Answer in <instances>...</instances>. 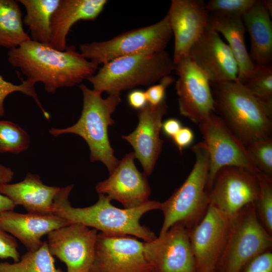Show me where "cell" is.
<instances>
[{
  "instance_id": "4316f807",
  "label": "cell",
  "mask_w": 272,
  "mask_h": 272,
  "mask_svg": "<svg viewBox=\"0 0 272 272\" xmlns=\"http://www.w3.org/2000/svg\"><path fill=\"white\" fill-rule=\"evenodd\" d=\"M0 272H63L55 267L47 241L34 251H28L18 262H0Z\"/></svg>"
},
{
  "instance_id": "ac0fdd59",
  "label": "cell",
  "mask_w": 272,
  "mask_h": 272,
  "mask_svg": "<svg viewBox=\"0 0 272 272\" xmlns=\"http://www.w3.org/2000/svg\"><path fill=\"white\" fill-rule=\"evenodd\" d=\"M211 82L237 81L238 67L228 45L209 26L192 45L188 55Z\"/></svg>"
},
{
  "instance_id": "60d3db41",
  "label": "cell",
  "mask_w": 272,
  "mask_h": 272,
  "mask_svg": "<svg viewBox=\"0 0 272 272\" xmlns=\"http://www.w3.org/2000/svg\"><path fill=\"white\" fill-rule=\"evenodd\" d=\"M16 206L7 196L0 193V214L8 211H14Z\"/></svg>"
},
{
  "instance_id": "9a60e30c",
  "label": "cell",
  "mask_w": 272,
  "mask_h": 272,
  "mask_svg": "<svg viewBox=\"0 0 272 272\" xmlns=\"http://www.w3.org/2000/svg\"><path fill=\"white\" fill-rule=\"evenodd\" d=\"M229 216L210 206L201 221L189 230V239L196 272H216L224 250Z\"/></svg>"
},
{
  "instance_id": "8992f818",
  "label": "cell",
  "mask_w": 272,
  "mask_h": 272,
  "mask_svg": "<svg viewBox=\"0 0 272 272\" xmlns=\"http://www.w3.org/2000/svg\"><path fill=\"white\" fill-rule=\"evenodd\" d=\"M195 160L183 183L166 201L161 202L164 220L159 236L164 235L175 224L182 223L189 230L197 225L210 206L206 189L209 158L203 141L192 148Z\"/></svg>"
},
{
  "instance_id": "30bf717a",
  "label": "cell",
  "mask_w": 272,
  "mask_h": 272,
  "mask_svg": "<svg viewBox=\"0 0 272 272\" xmlns=\"http://www.w3.org/2000/svg\"><path fill=\"white\" fill-rule=\"evenodd\" d=\"M144 243L123 234H97L90 272H152Z\"/></svg>"
},
{
  "instance_id": "d6986e66",
  "label": "cell",
  "mask_w": 272,
  "mask_h": 272,
  "mask_svg": "<svg viewBox=\"0 0 272 272\" xmlns=\"http://www.w3.org/2000/svg\"><path fill=\"white\" fill-rule=\"evenodd\" d=\"M167 108L165 101L157 106L147 104L138 112L139 122L134 130L122 136L132 147L135 158L141 162L147 176L153 172L162 151L164 141L160 138V131Z\"/></svg>"
},
{
  "instance_id": "ffe728a7",
  "label": "cell",
  "mask_w": 272,
  "mask_h": 272,
  "mask_svg": "<svg viewBox=\"0 0 272 272\" xmlns=\"http://www.w3.org/2000/svg\"><path fill=\"white\" fill-rule=\"evenodd\" d=\"M70 224L54 214H26L8 211L0 214V228L18 239L29 251L39 249L41 238L57 228Z\"/></svg>"
},
{
  "instance_id": "6da1fadb",
  "label": "cell",
  "mask_w": 272,
  "mask_h": 272,
  "mask_svg": "<svg viewBox=\"0 0 272 272\" xmlns=\"http://www.w3.org/2000/svg\"><path fill=\"white\" fill-rule=\"evenodd\" d=\"M8 56L10 64L20 70L27 80L34 85L41 82L49 93L82 84L97 72L99 66L73 45L60 51L31 39L10 49Z\"/></svg>"
},
{
  "instance_id": "b9f144b4",
  "label": "cell",
  "mask_w": 272,
  "mask_h": 272,
  "mask_svg": "<svg viewBox=\"0 0 272 272\" xmlns=\"http://www.w3.org/2000/svg\"><path fill=\"white\" fill-rule=\"evenodd\" d=\"M265 8L271 16L272 12V1L271 0L262 1Z\"/></svg>"
},
{
  "instance_id": "f1b7e54d",
  "label": "cell",
  "mask_w": 272,
  "mask_h": 272,
  "mask_svg": "<svg viewBox=\"0 0 272 272\" xmlns=\"http://www.w3.org/2000/svg\"><path fill=\"white\" fill-rule=\"evenodd\" d=\"M242 84L255 97L272 107L271 64H255L252 73Z\"/></svg>"
},
{
  "instance_id": "44dd1931",
  "label": "cell",
  "mask_w": 272,
  "mask_h": 272,
  "mask_svg": "<svg viewBox=\"0 0 272 272\" xmlns=\"http://www.w3.org/2000/svg\"><path fill=\"white\" fill-rule=\"evenodd\" d=\"M106 0H60L52 14L49 45L63 51L71 27L80 20H94L104 10Z\"/></svg>"
},
{
  "instance_id": "3957f363",
  "label": "cell",
  "mask_w": 272,
  "mask_h": 272,
  "mask_svg": "<svg viewBox=\"0 0 272 272\" xmlns=\"http://www.w3.org/2000/svg\"><path fill=\"white\" fill-rule=\"evenodd\" d=\"M210 84L215 113L245 146L258 139L271 138L272 107L238 81Z\"/></svg>"
},
{
  "instance_id": "f35d334b",
  "label": "cell",
  "mask_w": 272,
  "mask_h": 272,
  "mask_svg": "<svg viewBox=\"0 0 272 272\" xmlns=\"http://www.w3.org/2000/svg\"><path fill=\"white\" fill-rule=\"evenodd\" d=\"M182 127V124L178 119L171 118L162 122L161 129L167 136L172 138Z\"/></svg>"
},
{
  "instance_id": "4fadbf2b",
  "label": "cell",
  "mask_w": 272,
  "mask_h": 272,
  "mask_svg": "<svg viewBox=\"0 0 272 272\" xmlns=\"http://www.w3.org/2000/svg\"><path fill=\"white\" fill-rule=\"evenodd\" d=\"M189 233L178 222L164 235L144 243L145 257L154 272H196Z\"/></svg>"
},
{
  "instance_id": "7bdbcfd3",
  "label": "cell",
  "mask_w": 272,
  "mask_h": 272,
  "mask_svg": "<svg viewBox=\"0 0 272 272\" xmlns=\"http://www.w3.org/2000/svg\"><path fill=\"white\" fill-rule=\"evenodd\" d=\"M152 272H154V271H152Z\"/></svg>"
},
{
  "instance_id": "d4e9b609",
  "label": "cell",
  "mask_w": 272,
  "mask_h": 272,
  "mask_svg": "<svg viewBox=\"0 0 272 272\" xmlns=\"http://www.w3.org/2000/svg\"><path fill=\"white\" fill-rule=\"evenodd\" d=\"M26 10L23 20L30 32V38L49 45L51 35V20L60 0H19Z\"/></svg>"
},
{
  "instance_id": "603a6c76",
  "label": "cell",
  "mask_w": 272,
  "mask_h": 272,
  "mask_svg": "<svg viewBox=\"0 0 272 272\" xmlns=\"http://www.w3.org/2000/svg\"><path fill=\"white\" fill-rule=\"evenodd\" d=\"M208 26L221 33L227 40L238 65V81L243 84L252 73L255 64L251 60L245 45L246 29L242 16L209 13Z\"/></svg>"
},
{
  "instance_id": "8d00e7d4",
  "label": "cell",
  "mask_w": 272,
  "mask_h": 272,
  "mask_svg": "<svg viewBox=\"0 0 272 272\" xmlns=\"http://www.w3.org/2000/svg\"><path fill=\"white\" fill-rule=\"evenodd\" d=\"M172 139L181 152L183 149L188 147L192 144L194 140V133L190 128L182 127Z\"/></svg>"
},
{
  "instance_id": "5b68a950",
  "label": "cell",
  "mask_w": 272,
  "mask_h": 272,
  "mask_svg": "<svg viewBox=\"0 0 272 272\" xmlns=\"http://www.w3.org/2000/svg\"><path fill=\"white\" fill-rule=\"evenodd\" d=\"M172 58L165 50L120 57L103 64L87 80L93 90L120 94L140 86H150L175 70Z\"/></svg>"
},
{
  "instance_id": "e0dca14e",
  "label": "cell",
  "mask_w": 272,
  "mask_h": 272,
  "mask_svg": "<svg viewBox=\"0 0 272 272\" xmlns=\"http://www.w3.org/2000/svg\"><path fill=\"white\" fill-rule=\"evenodd\" d=\"M133 152L120 160L109 177L95 186L98 194L120 202L125 209H132L146 203L151 194L147 175L135 166Z\"/></svg>"
},
{
  "instance_id": "d590c367",
  "label": "cell",
  "mask_w": 272,
  "mask_h": 272,
  "mask_svg": "<svg viewBox=\"0 0 272 272\" xmlns=\"http://www.w3.org/2000/svg\"><path fill=\"white\" fill-rule=\"evenodd\" d=\"M239 272H272V251H266L246 263Z\"/></svg>"
},
{
  "instance_id": "5bb4252c",
  "label": "cell",
  "mask_w": 272,
  "mask_h": 272,
  "mask_svg": "<svg viewBox=\"0 0 272 272\" xmlns=\"http://www.w3.org/2000/svg\"><path fill=\"white\" fill-rule=\"evenodd\" d=\"M97 234L82 224H70L47 234L49 251L65 264L67 272H90Z\"/></svg>"
},
{
  "instance_id": "4dcf8cb0",
  "label": "cell",
  "mask_w": 272,
  "mask_h": 272,
  "mask_svg": "<svg viewBox=\"0 0 272 272\" xmlns=\"http://www.w3.org/2000/svg\"><path fill=\"white\" fill-rule=\"evenodd\" d=\"M248 153L259 170L272 177V139L255 140L246 146Z\"/></svg>"
},
{
  "instance_id": "7c38bea8",
  "label": "cell",
  "mask_w": 272,
  "mask_h": 272,
  "mask_svg": "<svg viewBox=\"0 0 272 272\" xmlns=\"http://www.w3.org/2000/svg\"><path fill=\"white\" fill-rule=\"evenodd\" d=\"M258 194L256 174L234 166L221 168L208 192L210 206L228 216L247 205L254 203Z\"/></svg>"
},
{
  "instance_id": "836d02e7",
  "label": "cell",
  "mask_w": 272,
  "mask_h": 272,
  "mask_svg": "<svg viewBox=\"0 0 272 272\" xmlns=\"http://www.w3.org/2000/svg\"><path fill=\"white\" fill-rule=\"evenodd\" d=\"M174 81V78L170 75L163 78L159 83L149 86L145 92L148 104L157 106L165 101L166 89Z\"/></svg>"
},
{
  "instance_id": "83f0119b",
  "label": "cell",
  "mask_w": 272,
  "mask_h": 272,
  "mask_svg": "<svg viewBox=\"0 0 272 272\" xmlns=\"http://www.w3.org/2000/svg\"><path fill=\"white\" fill-rule=\"evenodd\" d=\"M30 142L23 128L10 121L0 120V153L19 154L28 148Z\"/></svg>"
},
{
  "instance_id": "1f68e13d",
  "label": "cell",
  "mask_w": 272,
  "mask_h": 272,
  "mask_svg": "<svg viewBox=\"0 0 272 272\" xmlns=\"http://www.w3.org/2000/svg\"><path fill=\"white\" fill-rule=\"evenodd\" d=\"M20 92L26 95L32 97L37 103V105L47 119L49 118V114L44 109L35 89V85L27 80H22L20 85H15L11 82L6 81L0 75V117L4 115L5 109L4 106V101L7 97L10 94Z\"/></svg>"
},
{
  "instance_id": "e575fe53",
  "label": "cell",
  "mask_w": 272,
  "mask_h": 272,
  "mask_svg": "<svg viewBox=\"0 0 272 272\" xmlns=\"http://www.w3.org/2000/svg\"><path fill=\"white\" fill-rule=\"evenodd\" d=\"M11 258L14 262L20 260L18 245L16 238L0 228V258Z\"/></svg>"
},
{
  "instance_id": "cb8c5ba5",
  "label": "cell",
  "mask_w": 272,
  "mask_h": 272,
  "mask_svg": "<svg viewBox=\"0 0 272 272\" xmlns=\"http://www.w3.org/2000/svg\"><path fill=\"white\" fill-rule=\"evenodd\" d=\"M271 15L262 1L254 4L242 16L250 39L252 61L256 65L271 64L272 60V22Z\"/></svg>"
},
{
  "instance_id": "2e32d148",
  "label": "cell",
  "mask_w": 272,
  "mask_h": 272,
  "mask_svg": "<svg viewBox=\"0 0 272 272\" xmlns=\"http://www.w3.org/2000/svg\"><path fill=\"white\" fill-rule=\"evenodd\" d=\"M174 38L175 64L187 56L192 45L208 27L209 13L201 0H172L166 15Z\"/></svg>"
},
{
  "instance_id": "484cf974",
  "label": "cell",
  "mask_w": 272,
  "mask_h": 272,
  "mask_svg": "<svg viewBox=\"0 0 272 272\" xmlns=\"http://www.w3.org/2000/svg\"><path fill=\"white\" fill-rule=\"evenodd\" d=\"M30 40L23 28L18 1L0 0V46L10 50Z\"/></svg>"
},
{
  "instance_id": "7402d4cb",
  "label": "cell",
  "mask_w": 272,
  "mask_h": 272,
  "mask_svg": "<svg viewBox=\"0 0 272 272\" xmlns=\"http://www.w3.org/2000/svg\"><path fill=\"white\" fill-rule=\"evenodd\" d=\"M60 189L44 184L39 175L31 173L20 182L0 184V193L16 206L23 207L28 213L40 214H53V201Z\"/></svg>"
},
{
  "instance_id": "ab89813d",
  "label": "cell",
  "mask_w": 272,
  "mask_h": 272,
  "mask_svg": "<svg viewBox=\"0 0 272 272\" xmlns=\"http://www.w3.org/2000/svg\"><path fill=\"white\" fill-rule=\"evenodd\" d=\"M14 175V172L11 168L0 164V184L10 183Z\"/></svg>"
},
{
  "instance_id": "74e56055",
  "label": "cell",
  "mask_w": 272,
  "mask_h": 272,
  "mask_svg": "<svg viewBox=\"0 0 272 272\" xmlns=\"http://www.w3.org/2000/svg\"><path fill=\"white\" fill-rule=\"evenodd\" d=\"M127 101L129 106L133 109L140 110L147 104L145 92L142 90H134L130 92L127 96Z\"/></svg>"
},
{
  "instance_id": "d6a6232c",
  "label": "cell",
  "mask_w": 272,
  "mask_h": 272,
  "mask_svg": "<svg viewBox=\"0 0 272 272\" xmlns=\"http://www.w3.org/2000/svg\"><path fill=\"white\" fill-rule=\"evenodd\" d=\"M256 0H210L205 3L209 13H219L242 16Z\"/></svg>"
},
{
  "instance_id": "7a4b0ae2",
  "label": "cell",
  "mask_w": 272,
  "mask_h": 272,
  "mask_svg": "<svg viewBox=\"0 0 272 272\" xmlns=\"http://www.w3.org/2000/svg\"><path fill=\"white\" fill-rule=\"evenodd\" d=\"M73 188V185L60 188L53 201V214L70 224L80 223L106 234L128 235L146 242L157 237L148 228L140 224V219L147 212L160 209L161 202L149 200L134 208L120 209L113 206L106 195L99 194L98 200L94 205L75 208L69 200Z\"/></svg>"
},
{
  "instance_id": "9c48e42d",
  "label": "cell",
  "mask_w": 272,
  "mask_h": 272,
  "mask_svg": "<svg viewBox=\"0 0 272 272\" xmlns=\"http://www.w3.org/2000/svg\"><path fill=\"white\" fill-rule=\"evenodd\" d=\"M198 125L209 158L206 185L208 193L216 174L222 167H240L255 174L260 171L246 146L216 113L212 112Z\"/></svg>"
},
{
  "instance_id": "8fae6325",
  "label": "cell",
  "mask_w": 272,
  "mask_h": 272,
  "mask_svg": "<svg viewBox=\"0 0 272 272\" xmlns=\"http://www.w3.org/2000/svg\"><path fill=\"white\" fill-rule=\"evenodd\" d=\"M174 71L180 114L198 124L215 110L209 78L188 56L175 64Z\"/></svg>"
},
{
  "instance_id": "52a82bcc",
  "label": "cell",
  "mask_w": 272,
  "mask_h": 272,
  "mask_svg": "<svg viewBox=\"0 0 272 272\" xmlns=\"http://www.w3.org/2000/svg\"><path fill=\"white\" fill-rule=\"evenodd\" d=\"M272 249V235L260 223L254 203L229 216L226 245L216 272H239L257 256Z\"/></svg>"
},
{
  "instance_id": "f546056e",
  "label": "cell",
  "mask_w": 272,
  "mask_h": 272,
  "mask_svg": "<svg viewBox=\"0 0 272 272\" xmlns=\"http://www.w3.org/2000/svg\"><path fill=\"white\" fill-rule=\"evenodd\" d=\"M259 194L254 204L258 219L272 235V177L259 171L256 174Z\"/></svg>"
},
{
  "instance_id": "ba28073f",
  "label": "cell",
  "mask_w": 272,
  "mask_h": 272,
  "mask_svg": "<svg viewBox=\"0 0 272 272\" xmlns=\"http://www.w3.org/2000/svg\"><path fill=\"white\" fill-rule=\"evenodd\" d=\"M172 36L166 15L154 24L126 31L109 40L82 44L80 53L87 59L103 64L120 57L164 51Z\"/></svg>"
},
{
  "instance_id": "277c9868",
  "label": "cell",
  "mask_w": 272,
  "mask_h": 272,
  "mask_svg": "<svg viewBox=\"0 0 272 272\" xmlns=\"http://www.w3.org/2000/svg\"><path fill=\"white\" fill-rule=\"evenodd\" d=\"M83 105L78 121L71 126L52 128L49 132L54 137L65 133H73L82 137L89 146L90 161H100L111 174L119 161L114 154L108 138V129L114 123L112 114L121 102L120 94H109L106 98L102 93L91 90L81 84Z\"/></svg>"
}]
</instances>
